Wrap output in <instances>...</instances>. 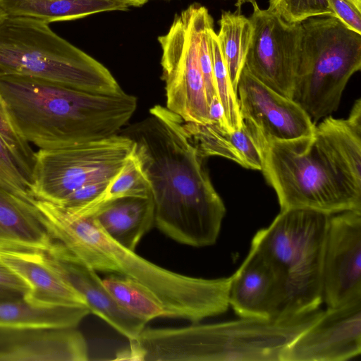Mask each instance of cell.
<instances>
[{
  "label": "cell",
  "mask_w": 361,
  "mask_h": 361,
  "mask_svg": "<svg viewBox=\"0 0 361 361\" xmlns=\"http://www.w3.org/2000/svg\"><path fill=\"white\" fill-rule=\"evenodd\" d=\"M150 196L149 182L133 153L120 172L110 182L104 202L126 197Z\"/></svg>",
  "instance_id": "cell-28"
},
{
  "label": "cell",
  "mask_w": 361,
  "mask_h": 361,
  "mask_svg": "<svg viewBox=\"0 0 361 361\" xmlns=\"http://www.w3.org/2000/svg\"><path fill=\"white\" fill-rule=\"evenodd\" d=\"M185 127L204 158L221 157L244 168L262 171L264 142L247 123L243 121L240 129L233 131L214 123L185 122Z\"/></svg>",
  "instance_id": "cell-20"
},
{
  "label": "cell",
  "mask_w": 361,
  "mask_h": 361,
  "mask_svg": "<svg viewBox=\"0 0 361 361\" xmlns=\"http://www.w3.org/2000/svg\"><path fill=\"white\" fill-rule=\"evenodd\" d=\"M268 10L290 23L313 17L333 16L328 0H269Z\"/></svg>",
  "instance_id": "cell-30"
},
{
  "label": "cell",
  "mask_w": 361,
  "mask_h": 361,
  "mask_svg": "<svg viewBox=\"0 0 361 361\" xmlns=\"http://www.w3.org/2000/svg\"><path fill=\"white\" fill-rule=\"evenodd\" d=\"M212 28H214L213 22L209 23L203 31L200 44V67L203 75L208 106L212 99L216 96L209 44V32Z\"/></svg>",
  "instance_id": "cell-33"
},
{
  "label": "cell",
  "mask_w": 361,
  "mask_h": 361,
  "mask_svg": "<svg viewBox=\"0 0 361 361\" xmlns=\"http://www.w3.org/2000/svg\"><path fill=\"white\" fill-rule=\"evenodd\" d=\"M23 297L19 290L0 284V301L12 300Z\"/></svg>",
  "instance_id": "cell-36"
},
{
  "label": "cell",
  "mask_w": 361,
  "mask_h": 361,
  "mask_svg": "<svg viewBox=\"0 0 361 361\" xmlns=\"http://www.w3.org/2000/svg\"><path fill=\"white\" fill-rule=\"evenodd\" d=\"M235 5L238 7L239 8L241 7V6L244 4L250 3L252 4H255L256 2V0H235Z\"/></svg>",
  "instance_id": "cell-38"
},
{
  "label": "cell",
  "mask_w": 361,
  "mask_h": 361,
  "mask_svg": "<svg viewBox=\"0 0 361 361\" xmlns=\"http://www.w3.org/2000/svg\"><path fill=\"white\" fill-rule=\"evenodd\" d=\"M330 216L308 209L281 210L252 240L251 246L286 277V316L314 311L324 300L323 258Z\"/></svg>",
  "instance_id": "cell-7"
},
{
  "label": "cell",
  "mask_w": 361,
  "mask_h": 361,
  "mask_svg": "<svg viewBox=\"0 0 361 361\" xmlns=\"http://www.w3.org/2000/svg\"><path fill=\"white\" fill-rule=\"evenodd\" d=\"M121 134L54 149H38L30 192L36 199L59 204L71 192L91 183L112 180L134 151Z\"/></svg>",
  "instance_id": "cell-9"
},
{
  "label": "cell",
  "mask_w": 361,
  "mask_h": 361,
  "mask_svg": "<svg viewBox=\"0 0 361 361\" xmlns=\"http://www.w3.org/2000/svg\"><path fill=\"white\" fill-rule=\"evenodd\" d=\"M314 135L338 172L361 192V99L355 102L347 118H324L316 126Z\"/></svg>",
  "instance_id": "cell-21"
},
{
  "label": "cell",
  "mask_w": 361,
  "mask_h": 361,
  "mask_svg": "<svg viewBox=\"0 0 361 361\" xmlns=\"http://www.w3.org/2000/svg\"><path fill=\"white\" fill-rule=\"evenodd\" d=\"M102 283L123 309L146 322L158 317H169L159 299L141 283L114 274L102 279Z\"/></svg>",
  "instance_id": "cell-26"
},
{
  "label": "cell",
  "mask_w": 361,
  "mask_h": 361,
  "mask_svg": "<svg viewBox=\"0 0 361 361\" xmlns=\"http://www.w3.org/2000/svg\"><path fill=\"white\" fill-rule=\"evenodd\" d=\"M286 277L262 252L251 246L232 275L229 306L240 317H285ZM290 317V316H289Z\"/></svg>",
  "instance_id": "cell-15"
},
{
  "label": "cell",
  "mask_w": 361,
  "mask_h": 361,
  "mask_svg": "<svg viewBox=\"0 0 361 361\" xmlns=\"http://www.w3.org/2000/svg\"><path fill=\"white\" fill-rule=\"evenodd\" d=\"M262 171L281 210L361 211V192L338 171L314 134L265 144Z\"/></svg>",
  "instance_id": "cell-6"
},
{
  "label": "cell",
  "mask_w": 361,
  "mask_h": 361,
  "mask_svg": "<svg viewBox=\"0 0 361 361\" xmlns=\"http://www.w3.org/2000/svg\"><path fill=\"white\" fill-rule=\"evenodd\" d=\"M333 16L361 35V0H328Z\"/></svg>",
  "instance_id": "cell-32"
},
{
  "label": "cell",
  "mask_w": 361,
  "mask_h": 361,
  "mask_svg": "<svg viewBox=\"0 0 361 361\" xmlns=\"http://www.w3.org/2000/svg\"><path fill=\"white\" fill-rule=\"evenodd\" d=\"M323 300L328 307L361 297V211L329 217L325 240Z\"/></svg>",
  "instance_id": "cell-13"
},
{
  "label": "cell",
  "mask_w": 361,
  "mask_h": 361,
  "mask_svg": "<svg viewBox=\"0 0 361 361\" xmlns=\"http://www.w3.org/2000/svg\"><path fill=\"white\" fill-rule=\"evenodd\" d=\"M47 264L85 300L90 313L102 319L129 341L136 339L147 322L123 309L102 283L97 272L74 259L57 243L44 252Z\"/></svg>",
  "instance_id": "cell-16"
},
{
  "label": "cell",
  "mask_w": 361,
  "mask_h": 361,
  "mask_svg": "<svg viewBox=\"0 0 361 361\" xmlns=\"http://www.w3.org/2000/svg\"><path fill=\"white\" fill-rule=\"evenodd\" d=\"M35 201L0 188V250L53 248L55 241Z\"/></svg>",
  "instance_id": "cell-19"
},
{
  "label": "cell",
  "mask_w": 361,
  "mask_h": 361,
  "mask_svg": "<svg viewBox=\"0 0 361 361\" xmlns=\"http://www.w3.org/2000/svg\"><path fill=\"white\" fill-rule=\"evenodd\" d=\"M0 284L16 289L21 292L23 295L29 290L27 283L4 265L1 259Z\"/></svg>",
  "instance_id": "cell-34"
},
{
  "label": "cell",
  "mask_w": 361,
  "mask_h": 361,
  "mask_svg": "<svg viewBox=\"0 0 361 361\" xmlns=\"http://www.w3.org/2000/svg\"><path fill=\"white\" fill-rule=\"evenodd\" d=\"M90 313L87 306L42 307L23 298L0 301V326L13 329L75 328Z\"/></svg>",
  "instance_id": "cell-24"
},
{
  "label": "cell",
  "mask_w": 361,
  "mask_h": 361,
  "mask_svg": "<svg viewBox=\"0 0 361 361\" xmlns=\"http://www.w3.org/2000/svg\"><path fill=\"white\" fill-rule=\"evenodd\" d=\"M55 243L76 261L97 272L130 279L151 290L169 317L198 323L226 312L232 276L203 279L161 267L110 238L91 215H78L36 200Z\"/></svg>",
  "instance_id": "cell-2"
},
{
  "label": "cell",
  "mask_w": 361,
  "mask_h": 361,
  "mask_svg": "<svg viewBox=\"0 0 361 361\" xmlns=\"http://www.w3.org/2000/svg\"><path fill=\"white\" fill-rule=\"evenodd\" d=\"M121 132L133 140V155L149 182L155 226L180 244L214 245L226 207L185 121L155 105L145 118Z\"/></svg>",
  "instance_id": "cell-1"
},
{
  "label": "cell",
  "mask_w": 361,
  "mask_h": 361,
  "mask_svg": "<svg viewBox=\"0 0 361 361\" xmlns=\"http://www.w3.org/2000/svg\"><path fill=\"white\" fill-rule=\"evenodd\" d=\"M88 347L75 328L0 326V361H86Z\"/></svg>",
  "instance_id": "cell-17"
},
{
  "label": "cell",
  "mask_w": 361,
  "mask_h": 361,
  "mask_svg": "<svg viewBox=\"0 0 361 361\" xmlns=\"http://www.w3.org/2000/svg\"><path fill=\"white\" fill-rule=\"evenodd\" d=\"M0 259L24 281L29 290L23 295L37 307L87 305L84 298L45 262L40 250H0Z\"/></svg>",
  "instance_id": "cell-18"
},
{
  "label": "cell",
  "mask_w": 361,
  "mask_h": 361,
  "mask_svg": "<svg viewBox=\"0 0 361 361\" xmlns=\"http://www.w3.org/2000/svg\"><path fill=\"white\" fill-rule=\"evenodd\" d=\"M209 116L211 123H217L228 129L224 109L217 96H215L209 104Z\"/></svg>",
  "instance_id": "cell-35"
},
{
  "label": "cell",
  "mask_w": 361,
  "mask_h": 361,
  "mask_svg": "<svg viewBox=\"0 0 361 361\" xmlns=\"http://www.w3.org/2000/svg\"><path fill=\"white\" fill-rule=\"evenodd\" d=\"M30 181L16 157L0 137V188L27 199H35L30 192Z\"/></svg>",
  "instance_id": "cell-31"
},
{
  "label": "cell",
  "mask_w": 361,
  "mask_h": 361,
  "mask_svg": "<svg viewBox=\"0 0 361 361\" xmlns=\"http://www.w3.org/2000/svg\"><path fill=\"white\" fill-rule=\"evenodd\" d=\"M303 34L292 99L316 123L340 104L353 74L361 68V35L334 16L310 18Z\"/></svg>",
  "instance_id": "cell-8"
},
{
  "label": "cell",
  "mask_w": 361,
  "mask_h": 361,
  "mask_svg": "<svg viewBox=\"0 0 361 361\" xmlns=\"http://www.w3.org/2000/svg\"><path fill=\"white\" fill-rule=\"evenodd\" d=\"M361 353V297L328 307L284 350L281 361H345Z\"/></svg>",
  "instance_id": "cell-14"
},
{
  "label": "cell",
  "mask_w": 361,
  "mask_h": 361,
  "mask_svg": "<svg viewBox=\"0 0 361 361\" xmlns=\"http://www.w3.org/2000/svg\"><path fill=\"white\" fill-rule=\"evenodd\" d=\"M209 44L216 93L223 106L228 129L229 131L239 130L243 121L240 111L238 95L231 84L214 28L209 32Z\"/></svg>",
  "instance_id": "cell-27"
},
{
  "label": "cell",
  "mask_w": 361,
  "mask_h": 361,
  "mask_svg": "<svg viewBox=\"0 0 361 361\" xmlns=\"http://www.w3.org/2000/svg\"><path fill=\"white\" fill-rule=\"evenodd\" d=\"M0 92L20 135L39 149L116 135L137 107L124 91L92 94L23 75L0 77Z\"/></svg>",
  "instance_id": "cell-3"
},
{
  "label": "cell",
  "mask_w": 361,
  "mask_h": 361,
  "mask_svg": "<svg viewBox=\"0 0 361 361\" xmlns=\"http://www.w3.org/2000/svg\"><path fill=\"white\" fill-rule=\"evenodd\" d=\"M7 15L0 6V24L6 19Z\"/></svg>",
  "instance_id": "cell-39"
},
{
  "label": "cell",
  "mask_w": 361,
  "mask_h": 361,
  "mask_svg": "<svg viewBox=\"0 0 361 361\" xmlns=\"http://www.w3.org/2000/svg\"><path fill=\"white\" fill-rule=\"evenodd\" d=\"M0 137L21 163L31 183L35 152L16 128L1 92Z\"/></svg>",
  "instance_id": "cell-29"
},
{
  "label": "cell",
  "mask_w": 361,
  "mask_h": 361,
  "mask_svg": "<svg viewBox=\"0 0 361 361\" xmlns=\"http://www.w3.org/2000/svg\"><path fill=\"white\" fill-rule=\"evenodd\" d=\"M212 22L207 8L194 3L176 14L169 31L158 37L166 107L185 122L211 123L200 44L203 31Z\"/></svg>",
  "instance_id": "cell-10"
},
{
  "label": "cell",
  "mask_w": 361,
  "mask_h": 361,
  "mask_svg": "<svg viewBox=\"0 0 361 361\" xmlns=\"http://www.w3.org/2000/svg\"><path fill=\"white\" fill-rule=\"evenodd\" d=\"M88 215H91L114 240L134 251L142 237L154 225L152 196L126 197L107 200Z\"/></svg>",
  "instance_id": "cell-22"
},
{
  "label": "cell",
  "mask_w": 361,
  "mask_h": 361,
  "mask_svg": "<svg viewBox=\"0 0 361 361\" xmlns=\"http://www.w3.org/2000/svg\"><path fill=\"white\" fill-rule=\"evenodd\" d=\"M219 23V30L216 33L219 45L231 84L236 90L250 43L251 22L236 11H223Z\"/></svg>",
  "instance_id": "cell-25"
},
{
  "label": "cell",
  "mask_w": 361,
  "mask_h": 361,
  "mask_svg": "<svg viewBox=\"0 0 361 361\" xmlns=\"http://www.w3.org/2000/svg\"><path fill=\"white\" fill-rule=\"evenodd\" d=\"M128 3L130 6H140L145 3H147L149 0H123Z\"/></svg>",
  "instance_id": "cell-37"
},
{
  "label": "cell",
  "mask_w": 361,
  "mask_h": 361,
  "mask_svg": "<svg viewBox=\"0 0 361 361\" xmlns=\"http://www.w3.org/2000/svg\"><path fill=\"white\" fill-rule=\"evenodd\" d=\"M0 6L7 16L34 18L48 23L130 7L123 0H0Z\"/></svg>",
  "instance_id": "cell-23"
},
{
  "label": "cell",
  "mask_w": 361,
  "mask_h": 361,
  "mask_svg": "<svg viewBox=\"0 0 361 361\" xmlns=\"http://www.w3.org/2000/svg\"><path fill=\"white\" fill-rule=\"evenodd\" d=\"M249 18L252 36L245 67L255 78L290 99L300 63L302 23H290L255 3Z\"/></svg>",
  "instance_id": "cell-11"
},
{
  "label": "cell",
  "mask_w": 361,
  "mask_h": 361,
  "mask_svg": "<svg viewBox=\"0 0 361 361\" xmlns=\"http://www.w3.org/2000/svg\"><path fill=\"white\" fill-rule=\"evenodd\" d=\"M23 75L100 94L123 90L98 61L54 32L42 20L7 16L0 24V77Z\"/></svg>",
  "instance_id": "cell-5"
},
{
  "label": "cell",
  "mask_w": 361,
  "mask_h": 361,
  "mask_svg": "<svg viewBox=\"0 0 361 361\" xmlns=\"http://www.w3.org/2000/svg\"><path fill=\"white\" fill-rule=\"evenodd\" d=\"M236 92L243 121L256 130L264 145L314 134L316 123L296 102L260 82L245 66Z\"/></svg>",
  "instance_id": "cell-12"
},
{
  "label": "cell",
  "mask_w": 361,
  "mask_h": 361,
  "mask_svg": "<svg viewBox=\"0 0 361 361\" xmlns=\"http://www.w3.org/2000/svg\"><path fill=\"white\" fill-rule=\"evenodd\" d=\"M323 310L285 317H240L176 328H145L133 340L149 361H281L286 347Z\"/></svg>",
  "instance_id": "cell-4"
}]
</instances>
